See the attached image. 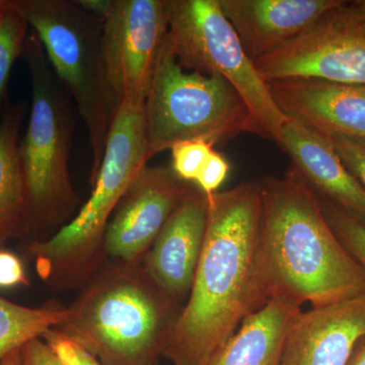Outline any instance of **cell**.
I'll list each match as a JSON object with an SVG mask.
<instances>
[{"instance_id": "14", "label": "cell", "mask_w": 365, "mask_h": 365, "mask_svg": "<svg viewBox=\"0 0 365 365\" xmlns=\"http://www.w3.org/2000/svg\"><path fill=\"white\" fill-rule=\"evenodd\" d=\"M207 216V199L197 187H191L143 263L163 292L181 304L191 292L205 241Z\"/></svg>"}, {"instance_id": "31", "label": "cell", "mask_w": 365, "mask_h": 365, "mask_svg": "<svg viewBox=\"0 0 365 365\" xmlns=\"http://www.w3.org/2000/svg\"><path fill=\"white\" fill-rule=\"evenodd\" d=\"M7 4H9V0H0V14L6 9Z\"/></svg>"}, {"instance_id": "22", "label": "cell", "mask_w": 365, "mask_h": 365, "mask_svg": "<svg viewBox=\"0 0 365 365\" xmlns=\"http://www.w3.org/2000/svg\"><path fill=\"white\" fill-rule=\"evenodd\" d=\"M322 208L343 246L365 270V225L333 205L322 204Z\"/></svg>"}, {"instance_id": "4", "label": "cell", "mask_w": 365, "mask_h": 365, "mask_svg": "<svg viewBox=\"0 0 365 365\" xmlns=\"http://www.w3.org/2000/svg\"><path fill=\"white\" fill-rule=\"evenodd\" d=\"M148 160L143 106L122 104L110 129L100 170L91 182L90 198L58 232L28 246L38 275L48 287L55 292H78L107 261L108 223Z\"/></svg>"}, {"instance_id": "30", "label": "cell", "mask_w": 365, "mask_h": 365, "mask_svg": "<svg viewBox=\"0 0 365 365\" xmlns=\"http://www.w3.org/2000/svg\"><path fill=\"white\" fill-rule=\"evenodd\" d=\"M0 365H21V348L9 353L4 359L0 361Z\"/></svg>"}, {"instance_id": "29", "label": "cell", "mask_w": 365, "mask_h": 365, "mask_svg": "<svg viewBox=\"0 0 365 365\" xmlns=\"http://www.w3.org/2000/svg\"><path fill=\"white\" fill-rule=\"evenodd\" d=\"M346 365H365V336L357 343Z\"/></svg>"}, {"instance_id": "27", "label": "cell", "mask_w": 365, "mask_h": 365, "mask_svg": "<svg viewBox=\"0 0 365 365\" xmlns=\"http://www.w3.org/2000/svg\"><path fill=\"white\" fill-rule=\"evenodd\" d=\"M21 365H67L57 356L42 338L34 339L21 348Z\"/></svg>"}, {"instance_id": "12", "label": "cell", "mask_w": 365, "mask_h": 365, "mask_svg": "<svg viewBox=\"0 0 365 365\" xmlns=\"http://www.w3.org/2000/svg\"><path fill=\"white\" fill-rule=\"evenodd\" d=\"M267 85L288 119L321 135L365 139V85L314 78L277 79Z\"/></svg>"}, {"instance_id": "19", "label": "cell", "mask_w": 365, "mask_h": 365, "mask_svg": "<svg viewBox=\"0 0 365 365\" xmlns=\"http://www.w3.org/2000/svg\"><path fill=\"white\" fill-rule=\"evenodd\" d=\"M66 314V307L57 300L29 307L0 297V361L30 341L43 338L63 321Z\"/></svg>"}, {"instance_id": "1", "label": "cell", "mask_w": 365, "mask_h": 365, "mask_svg": "<svg viewBox=\"0 0 365 365\" xmlns=\"http://www.w3.org/2000/svg\"><path fill=\"white\" fill-rule=\"evenodd\" d=\"M207 199L205 241L191 292L163 357L205 365L242 322L272 299L260 250V182Z\"/></svg>"}, {"instance_id": "2", "label": "cell", "mask_w": 365, "mask_h": 365, "mask_svg": "<svg viewBox=\"0 0 365 365\" xmlns=\"http://www.w3.org/2000/svg\"><path fill=\"white\" fill-rule=\"evenodd\" d=\"M259 182L261 257L272 299L318 307L364 294V269L302 178L290 169L285 177Z\"/></svg>"}, {"instance_id": "3", "label": "cell", "mask_w": 365, "mask_h": 365, "mask_svg": "<svg viewBox=\"0 0 365 365\" xmlns=\"http://www.w3.org/2000/svg\"><path fill=\"white\" fill-rule=\"evenodd\" d=\"M182 309L143 265L106 261L54 330L104 365H158Z\"/></svg>"}, {"instance_id": "25", "label": "cell", "mask_w": 365, "mask_h": 365, "mask_svg": "<svg viewBox=\"0 0 365 365\" xmlns=\"http://www.w3.org/2000/svg\"><path fill=\"white\" fill-rule=\"evenodd\" d=\"M230 170V165L227 158L215 150L194 184H196L197 188L202 192L206 198H211L217 193L218 189L227 180Z\"/></svg>"}, {"instance_id": "13", "label": "cell", "mask_w": 365, "mask_h": 365, "mask_svg": "<svg viewBox=\"0 0 365 365\" xmlns=\"http://www.w3.org/2000/svg\"><path fill=\"white\" fill-rule=\"evenodd\" d=\"M365 336V292L300 312L289 327L279 365H346Z\"/></svg>"}, {"instance_id": "7", "label": "cell", "mask_w": 365, "mask_h": 365, "mask_svg": "<svg viewBox=\"0 0 365 365\" xmlns=\"http://www.w3.org/2000/svg\"><path fill=\"white\" fill-rule=\"evenodd\" d=\"M148 158L188 140L225 143L258 135L239 93L225 79L182 68L165 38L143 105Z\"/></svg>"}, {"instance_id": "26", "label": "cell", "mask_w": 365, "mask_h": 365, "mask_svg": "<svg viewBox=\"0 0 365 365\" xmlns=\"http://www.w3.org/2000/svg\"><path fill=\"white\" fill-rule=\"evenodd\" d=\"M29 284L30 281L21 259L11 252L0 249V288L9 289Z\"/></svg>"}, {"instance_id": "10", "label": "cell", "mask_w": 365, "mask_h": 365, "mask_svg": "<svg viewBox=\"0 0 365 365\" xmlns=\"http://www.w3.org/2000/svg\"><path fill=\"white\" fill-rule=\"evenodd\" d=\"M168 34L167 0H115L103 55L119 105L143 106Z\"/></svg>"}, {"instance_id": "15", "label": "cell", "mask_w": 365, "mask_h": 365, "mask_svg": "<svg viewBox=\"0 0 365 365\" xmlns=\"http://www.w3.org/2000/svg\"><path fill=\"white\" fill-rule=\"evenodd\" d=\"M252 61L306 32L341 0H218Z\"/></svg>"}, {"instance_id": "8", "label": "cell", "mask_w": 365, "mask_h": 365, "mask_svg": "<svg viewBox=\"0 0 365 365\" xmlns=\"http://www.w3.org/2000/svg\"><path fill=\"white\" fill-rule=\"evenodd\" d=\"M167 42L182 68L220 76L239 93L258 135L279 145L288 118L245 52L218 0H167Z\"/></svg>"}, {"instance_id": "24", "label": "cell", "mask_w": 365, "mask_h": 365, "mask_svg": "<svg viewBox=\"0 0 365 365\" xmlns=\"http://www.w3.org/2000/svg\"><path fill=\"white\" fill-rule=\"evenodd\" d=\"M42 339L67 365H104L91 353L86 351L81 346L64 337L54 329L46 333Z\"/></svg>"}, {"instance_id": "9", "label": "cell", "mask_w": 365, "mask_h": 365, "mask_svg": "<svg viewBox=\"0 0 365 365\" xmlns=\"http://www.w3.org/2000/svg\"><path fill=\"white\" fill-rule=\"evenodd\" d=\"M262 78L365 85V0H341L313 26L254 62Z\"/></svg>"}, {"instance_id": "16", "label": "cell", "mask_w": 365, "mask_h": 365, "mask_svg": "<svg viewBox=\"0 0 365 365\" xmlns=\"http://www.w3.org/2000/svg\"><path fill=\"white\" fill-rule=\"evenodd\" d=\"M279 146L292 160L294 170L317 196H323L365 225V189L334 150L326 136L288 120Z\"/></svg>"}, {"instance_id": "5", "label": "cell", "mask_w": 365, "mask_h": 365, "mask_svg": "<svg viewBox=\"0 0 365 365\" xmlns=\"http://www.w3.org/2000/svg\"><path fill=\"white\" fill-rule=\"evenodd\" d=\"M21 57L30 73L32 107L19 158L29 232L37 235L34 241H42L71 222L79 205L68 170L78 113L33 32L26 38Z\"/></svg>"}, {"instance_id": "20", "label": "cell", "mask_w": 365, "mask_h": 365, "mask_svg": "<svg viewBox=\"0 0 365 365\" xmlns=\"http://www.w3.org/2000/svg\"><path fill=\"white\" fill-rule=\"evenodd\" d=\"M29 29L28 21L16 6V0H9L0 14V123L7 109L9 76L16 60L23 56Z\"/></svg>"}, {"instance_id": "6", "label": "cell", "mask_w": 365, "mask_h": 365, "mask_svg": "<svg viewBox=\"0 0 365 365\" xmlns=\"http://www.w3.org/2000/svg\"><path fill=\"white\" fill-rule=\"evenodd\" d=\"M16 4L86 125L93 153L91 182L120 107L103 55L104 20L88 14L76 0H16Z\"/></svg>"}, {"instance_id": "11", "label": "cell", "mask_w": 365, "mask_h": 365, "mask_svg": "<svg viewBox=\"0 0 365 365\" xmlns=\"http://www.w3.org/2000/svg\"><path fill=\"white\" fill-rule=\"evenodd\" d=\"M192 186L170 168L146 165L120 199L105 234L107 261L143 265L160 230Z\"/></svg>"}, {"instance_id": "17", "label": "cell", "mask_w": 365, "mask_h": 365, "mask_svg": "<svg viewBox=\"0 0 365 365\" xmlns=\"http://www.w3.org/2000/svg\"><path fill=\"white\" fill-rule=\"evenodd\" d=\"M302 307L280 297L250 314L205 365H279L289 327Z\"/></svg>"}, {"instance_id": "18", "label": "cell", "mask_w": 365, "mask_h": 365, "mask_svg": "<svg viewBox=\"0 0 365 365\" xmlns=\"http://www.w3.org/2000/svg\"><path fill=\"white\" fill-rule=\"evenodd\" d=\"M26 105L7 108L0 123V248L29 232L25 187L19 158V137Z\"/></svg>"}, {"instance_id": "23", "label": "cell", "mask_w": 365, "mask_h": 365, "mask_svg": "<svg viewBox=\"0 0 365 365\" xmlns=\"http://www.w3.org/2000/svg\"><path fill=\"white\" fill-rule=\"evenodd\" d=\"M326 137L346 168L365 189V139L337 134Z\"/></svg>"}, {"instance_id": "21", "label": "cell", "mask_w": 365, "mask_h": 365, "mask_svg": "<svg viewBox=\"0 0 365 365\" xmlns=\"http://www.w3.org/2000/svg\"><path fill=\"white\" fill-rule=\"evenodd\" d=\"M215 150V144L205 140H188L175 144L170 148V170L181 181L187 184L195 182Z\"/></svg>"}, {"instance_id": "28", "label": "cell", "mask_w": 365, "mask_h": 365, "mask_svg": "<svg viewBox=\"0 0 365 365\" xmlns=\"http://www.w3.org/2000/svg\"><path fill=\"white\" fill-rule=\"evenodd\" d=\"M76 1L88 14L105 20L111 13L115 0H76Z\"/></svg>"}]
</instances>
